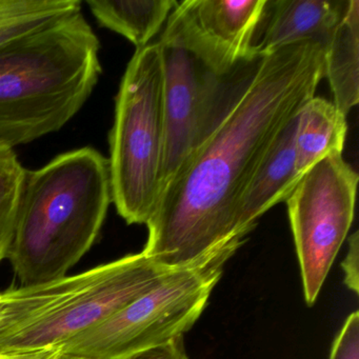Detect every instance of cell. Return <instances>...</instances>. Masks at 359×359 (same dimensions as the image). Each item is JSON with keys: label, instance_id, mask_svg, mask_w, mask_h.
<instances>
[{"label": "cell", "instance_id": "obj_1", "mask_svg": "<svg viewBox=\"0 0 359 359\" xmlns=\"http://www.w3.org/2000/svg\"><path fill=\"white\" fill-rule=\"evenodd\" d=\"M323 79V47L315 41L241 65L213 131L159 195L142 253L170 270L234 254L245 237L239 215L252 178Z\"/></svg>", "mask_w": 359, "mask_h": 359}, {"label": "cell", "instance_id": "obj_2", "mask_svg": "<svg viewBox=\"0 0 359 359\" xmlns=\"http://www.w3.org/2000/svg\"><path fill=\"white\" fill-rule=\"evenodd\" d=\"M112 203L108 158L92 147L26 170L8 256L22 285L67 276L95 243Z\"/></svg>", "mask_w": 359, "mask_h": 359}, {"label": "cell", "instance_id": "obj_3", "mask_svg": "<svg viewBox=\"0 0 359 359\" xmlns=\"http://www.w3.org/2000/svg\"><path fill=\"white\" fill-rule=\"evenodd\" d=\"M100 51L81 11L0 47V144L14 149L62 129L97 85Z\"/></svg>", "mask_w": 359, "mask_h": 359}, {"label": "cell", "instance_id": "obj_4", "mask_svg": "<svg viewBox=\"0 0 359 359\" xmlns=\"http://www.w3.org/2000/svg\"><path fill=\"white\" fill-rule=\"evenodd\" d=\"M170 271L142 252L57 280L6 290L0 359H62L69 342L154 287Z\"/></svg>", "mask_w": 359, "mask_h": 359}, {"label": "cell", "instance_id": "obj_5", "mask_svg": "<svg viewBox=\"0 0 359 359\" xmlns=\"http://www.w3.org/2000/svg\"><path fill=\"white\" fill-rule=\"evenodd\" d=\"M165 65L161 43L136 50L121 79L109 135L111 187L117 213L146 224L161 191L165 151Z\"/></svg>", "mask_w": 359, "mask_h": 359}, {"label": "cell", "instance_id": "obj_6", "mask_svg": "<svg viewBox=\"0 0 359 359\" xmlns=\"http://www.w3.org/2000/svg\"><path fill=\"white\" fill-rule=\"evenodd\" d=\"M231 256L170 271L154 287L69 342L64 357L125 359L184 336L205 310Z\"/></svg>", "mask_w": 359, "mask_h": 359}, {"label": "cell", "instance_id": "obj_7", "mask_svg": "<svg viewBox=\"0 0 359 359\" xmlns=\"http://www.w3.org/2000/svg\"><path fill=\"white\" fill-rule=\"evenodd\" d=\"M358 180L342 153H335L306 172L285 201L309 306L352 226Z\"/></svg>", "mask_w": 359, "mask_h": 359}, {"label": "cell", "instance_id": "obj_8", "mask_svg": "<svg viewBox=\"0 0 359 359\" xmlns=\"http://www.w3.org/2000/svg\"><path fill=\"white\" fill-rule=\"evenodd\" d=\"M161 45L165 65L161 193L213 131L226 106L237 69L220 76L187 50Z\"/></svg>", "mask_w": 359, "mask_h": 359}, {"label": "cell", "instance_id": "obj_9", "mask_svg": "<svg viewBox=\"0 0 359 359\" xmlns=\"http://www.w3.org/2000/svg\"><path fill=\"white\" fill-rule=\"evenodd\" d=\"M266 0H186L176 4L159 41L177 46L220 76L253 58Z\"/></svg>", "mask_w": 359, "mask_h": 359}, {"label": "cell", "instance_id": "obj_10", "mask_svg": "<svg viewBox=\"0 0 359 359\" xmlns=\"http://www.w3.org/2000/svg\"><path fill=\"white\" fill-rule=\"evenodd\" d=\"M350 0H266L253 41L254 55L290 43L327 45Z\"/></svg>", "mask_w": 359, "mask_h": 359}, {"label": "cell", "instance_id": "obj_11", "mask_svg": "<svg viewBox=\"0 0 359 359\" xmlns=\"http://www.w3.org/2000/svg\"><path fill=\"white\" fill-rule=\"evenodd\" d=\"M298 115L279 134L243 195L239 228L245 236L255 228L257 220L266 211L287 201L302 180L296 168Z\"/></svg>", "mask_w": 359, "mask_h": 359}, {"label": "cell", "instance_id": "obj_12", "mask_svg": "<svg viewBox=\"0 0 359 359\" xmlns=\"http://www.w3.org/2000/svg\"><path fill=\"white\" fill-rule=\"evenodd\" d=\"M325 53V77L329 81L333 104L348 115L359 100V1L350 0L334 29Z\"/></svg>", "mask_w": 359, "mask_h": 359}, {"label": "cell", "instance_id": "obj_13", "mask_svg": "<svg viewBox=\"0 0 359 359\" xmlns=\"http://www.w3.org/2000/svg\"><path fill=\"white\" fill-rule=\"evenodd\" d=\"M346 116L323 97L311 98L298 115L295 136L296 168L302 175L325 157L342 153Z\"/></svg>", "mask_w": 359, "mask_h": 359}, {"label": "cell", "instance_id": "obj_14", "mask_svg": "<svg viewBox=\"0 0 359 359\" xmlns=\"http://www.w3.org/2000/svg\"><path fill=\"white\" fill-rule=\"evenodd\" d=\"M98 24L126 37L136 47H146L167 22L175 0H87Z\"/></svg>", "mask_w": 359, "mask_h": 359}, {"label": "cell", "instance_id": "obj_15", "mask_svg": "<svg viewBox=\"0 0 359 359\" xmlns=\"http://www.w3.org/2000/svg\"><path fill=\"white\" fill-rule=\"evenodd\" d=\"M77 11L79 0H0V47Z\"/></svg>", "mask_w": 359, "mask_h": 359}, {"label": "cell", "instance_id": "obj_16", "mask_svg": "<svg viewBox=\"0 0 359 359\" xmlns=\"http://www.w3.org/2000/svg\"><path fill=\"white\" fill-rule=\"evenodd\" d=\"M26 170L14 149L0 144V262L11 249Z\"/></svg>", "mask_w": 359, "mask_h": 359}, {"label": "cell", "instance_id": "obj_17", "mask_svg": "<svg viewBox=\"0 0 359 359\" xmlns=\"http://www.w3.org/2000/svg\"><path fill=\"white\" fill-rule=\"evenodd\" d=\"M329 359H359V314L348 315L332 344Z\"/></svg>", "mask_w": 359, "mask_h": 359}, {"label": "cell", "instance_id": "obj_18", "mask_svg": "<svg viewBox=\"0 0 359 359\" xmlns=\"http://www.w3.org/2000/svg\"><path fill=\"white\" fill-rule=\"evenodd\" d=\"M359 233L355 231L348 238V249L341 266L346 287L358 293L359 290Z\"/></svg>", "mask_w": 359, "mask_h": 359}, {"label": "cell", "instance_id": "obj_19", "mask_svg": "<svg viewBox=\"0 0 359 359\" xmlns=\"http://www.w3.org/2000/svg\"><path fill=\"white\" fill-rule=\"evenodd\" d=\"M125 359H189L184 348V336L167 344L135 353Z\"/></svg>", "mask_w": 359, "mask_h": 359}, {"label": "cell", "instance_id": "obj_20", "mask_svg": "<svg viewBox=\"0 0 359 359\" xmlns=\"http://www.w3.org/2000/svg\"><path fill=\"white\" fill-rule=\"evenodd\" d=\"M6 304V294L5 291L0 292V313L3 311L4 306Z\"/></svg>", "mask_w": 359, "mask_h": 359}, {"label": "cell", "instance_id": "obj_21", "mask_svg": "<svg viewBox=\"0 0 359 359\" xmlns=\"http://www.w3.org/2000/svg\"><path fill=\"white\" fill-rule=\"evenodd\" d=\"M62 359H83V358H79V357L65 356V357H62Z\"/></svg>", "mask_w": 359, "mask_h": 359}]
</instances>
